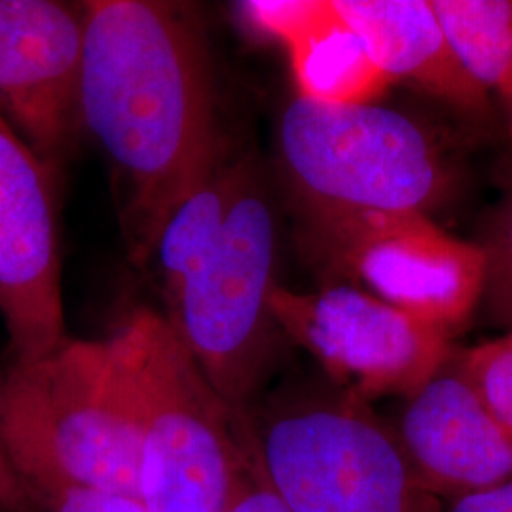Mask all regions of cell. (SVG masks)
Instances as JSON below:
<instances>
[{"mask_svg": "<svg viewBox=\"0 0 512 512\" xmlns=\"http://www.w3.org/2000/svg\"><path fill=\"white\" fill-rule=\"evenodd\" d=\"M82 129L107 154L129 262L150 264L171 213L230 154L202 27L183 4L90 0Z\"/></svg>", "mask_w": 512, "mask_h": 512, "instance_id": "6da1fadb", "label": "cell"}, {"mask_svg": "<svg viewBox=\"0 0 512 512\" xmlns=\"http://www.w3.org/2000/svg\"><path fill=\"white\" fill-rule=\"evenodd\" d=\"M0 437L31 501L69 486L141 499V414L109 338L12 361L0 378Z\"/></svg>", "mask_w": 512, "mask_h": 512, "instance_id": "7a4b0ae2", "label": "cell"}, {"mask_svg": "<svg viewBox=\"0 0 512 512\" xmlns=\"http://www.w3.org/2000/svg\"><path fill=\"white\" fill-rule=\"evenodd\" d=\"M253 473L291 512H444L389 423L330 382L281 387L239 420Z\"/></svg>", "mask_w": 512, "mask_h": 512, "instance_id": "3957f363", "label": "cell"}, {"mask_svg": "<svg viewBox=\"0 0 512 512\" xmlns=\"http://www.w3.org/2000/svg\"><path fill=\"white\" fill-rule=\"evenodd\" d=\"M109 342L141 414V499L148 512L228 511L255 478L236 412L164 313L131 311Z\"/></svg>", "mask_w": 512, "mask_h": 512, "instance_id": "277c9868", "label": "cell"}, {"mask_svg": "<svg viewBox=\"0 0 512 512\" xmlns=\"http://www.w3.org/2000/svg\"><path fill=\"white\" fill-rule=\"evenodd\" d=\"M283 169L308 224L363 215H427L452 175L437 141L399 110L298 95L279 120Z\"/></svg>", "mask_w": 512, "mask_h": 512, "instance_id": "5b68a950", "label": "cell"}, {"mask_svg": "<svg viewBox=\"0 0 512 512\" xmlns=\"http://www.w3.org/2000/svg\"><path fill=\"white\" fill-rule=\"evenodd\" d=\"M275 264L274 202L253 160L219 241L164 313L238 418L260 399L285 338L272 311Z\"/></svg>", "mask_w": 512, "mask_h": 512, "instance_id": "8992f818", "label": "cell"}, {"mask_svg": "<svg viewBox=\"0 0 512 512\" xmlns=\"http://www.w3.org/2000/svg\"><path fill=\"white\" fill-rule=\"evenodd\" d=\"M310 249L330 274L452 336L482 300L486 258L420 213L308 224Z\"/></svg>", "mask_w": 512, "mask_h": 512, "instance_id": "52a82bcc", "label": "cell"}, {"mask_svg": "<svg viewBox=\"0 0 512 512\" xmlns=\"http://www.w3.org/2000/svg\"><path fill=\"white\" fill-rule=\"evenodd\" d=\"M272 311L287 340L311 353L332 384L366 404L410 399L456 351L452 336L357 285L330 283L317 293L277 287Z\"/></svg>", "mask_w": 512, "mask_h": 512, "instance_id": "ba28073f", "label": "cell"}, {"mask_svg": "<svg viewBox=\"0 0 512 512\" xmlns=\"http://www.w3.org/2000/svg\"><path fill=\"white\" fill-rule=\"evenodd\" d=\"M54 177L0 112V313L19 363L48 357L71 340Z\"/></svg>", "mask_w": 512, "mask_h": 512, "instance_id": "9c48e42d", "label": "cell"}, {"mask_svg": "<svg viewBox=\"0 0 512 512\" xmlns=\"http://www.w3.org/2000/svg\"><path fill=\"white\" fill-rule=\"evenodd\" d=\"M86 6L0 0V112L57 173L82 129Z\"/></svg>", "mask_w": 512, "mask_h": 512, "instance_id": "30bf717a", "label": "cell"}, {"mask_svg": "<svg viewBox=\"0 0 512 512\" xmlns=\"http://www.w3.org/2000/svg\"><path fill=\"white\" fill-rule=\"evenodd\" d=\"M389 425L418 482L442 501L512 482V437L465 380L454 355L404 399L399 420Z\"/></svg>", "mask_w": 512, "mask_h": 512, "instance_id": "8fae6325", "label": "cell"}, {"mask_svg": "<svg viewBox=\"0 0 512 512\" xmlns=\"http://www.w3.org/2000/svg\"><path fill=\"white\" fill-rule=\"evenodd\" d=\"M332 8L389 80H412L467 114L490 112L488 92L461 67L431 0H332Z\"/></svg>", "mask_w": 512, "mask_h": 512, "instance_id": "7c38bea8", "label": "cell"}, {"mask_svg": "<svg viewBox=\"0 0 512 512\" xmlns=\"http://www.w3.org/2000/svg\"><path fill=\"white\" fill-rule=\"evenodd\" d=\"M239 14L249 27L287 46L302 97L338 105L370 103L391 82L340 21L332 0H253L241 2Z\"/></svg>", "mask_w": 512, "mask_h": 512, "instance_id": "4fadbf2b", "label": "cell"}, {"mask_svg": "<svg viewBox=\"0 0 512 512\" xmlns=\"http://www.w3.org/2000/svg\"><path fill=\"white\" fill-rule=\"evenodd\" d=\"M251 164V156L230 152L165 222L150 260L160 275L165 304L219 241Z\"/></svg>", "mask_w": 512, "mask_h": 512, "instance_id": "5bb4252c", "label": "cell"}, {"mask_svg": "<svg viewBox=\"0 0 512 512\" xmlns=\"http://www.w3.org/2000/svg\"><path fill=\"white\" fill-rule=\"evenodd\" d=\"M461 67L499 97L512 86V0H431Z\"/></svg>", "mask_w": 512, "mask_h": 512, "instance_id": "9a60e30c", "label": "cell"}, {"mask_svg": "<svg viewBox=\"0 0 512 512\" xmlns=\"http://www.w3.org/2000/svg\"><path fill=\"white\" fill-rule=\"evenodd\" d=\"M454 359L482 403L512 437V332L476 348L456 349Z\"/></svg>", "mask_w": 512, "mask_h": 512, "instance_id": "2e32d148", "label": "cell"}, {"mask_svg": "<svg viewBox=\"0 0 512 512\" xmlns=\"http://www.w3.org/2000/svg\"><path fill=\"white\" fill-rule=\"evenodd\" d=\"M486 258L482 304L490 321L512 332V186L478 243Z\"/></svg>", "mask_w": 512, "mask_h": 512, "instance_id": "e0dca14e", "label": "cell"}, {"mask_svg": "<svg viewBox=\"0 0 512 512\" xmlns=\"http://www.w3.org/2000/svg\"><path fill=\"white\" fill-rule=\"evenodd\" d=\"M37 512H148L143 499L97 488H57L33 495Z\"/></svg>", "mask_w": 512, "mask_h": 512, "instance_id": "ac0fdd59", "label": "cell"}, {"mask_svg": "<svg viewBox=\"0 0 512 512\" xmlns=\"http://www.w3.org/2000/svg\"><path fill=\"white\" fill-rule=\"evenodd\" d=\"M0 512H37L25 486L6 456L0 437Z\"/></svg>", "mask_w": 512, "mask_h": 512, "instance_id": "d6986e66", "label": "cell"}, {"mask_svg": "<svg viewBox=\"0 0 512 512\" xmlns=\"http://www.w3.org/2000/svg\"><path fill=\"white\" fill-rule=\"evenodd\" d=\"M444 512H512V482L456 499Z\"/></svg>", "mask_w": 512, "mask_h": 512, "instance_id": "ffe728a7", "label": "cell"}, {"mask_svg": "<svg viewBox=\"0 0 512 512\" xmlns=\"http://www.w3.org/2000/svg\"><path fill=\"white\" fill-rule=\"evenodd\" d=\"M226 512H291L281 497L258 476L236 497Z\"/></svg>", "mask_w": 512, "mask_h": 512, "instance_id": "44dd1931", "label": "cell"}, {"mask_svg": "<svg viewBox=\"0 0 512 512\" xmlns=\"http://www.w3.org/2000/svg\"><path fill=\"white\" fill-rule=\"evenodd\" d=\"M501 99H503V103H505V107H507V112H509V120H511L512 128V86L507 92L501 95Z\"/></svg>", "mask_w": 512, "mask_h": 512, "instance_id": "7402d4cb", "label": "cell"}]
</instances>
